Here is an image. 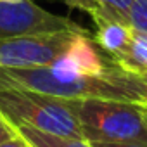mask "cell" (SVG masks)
I'll return each mask as SVG.
<instances>
[{
	"mask_svg": "<svg viewBox=\"0 0 147 147\" xmlns=\"http://www.w3.org/2000/svg\"><path fill=\"white\" fill-rule=\"evenodd\" d=\"M19 137L30 145V147H92L90 142L85 138H76V137H64V135H54V133H45L24 125L16 126Z\"/></svg>",
	"mask_w": 147,
	"mask_h": 147,
	"instance_id": "9c48e42d",
	"label": "cell"
},
{
	"mask_svg": "<svg viewBox=\"0 0 147 147\" xmlns=\"http://www.w3.org/2000/svg\"><path fill=\"white\" fill-rule=\"evenodd\" d=\"M87 142L147 144V111L142 104L87 99L75 100Z\"/></svg>",
	"mask_w": 147,
	"mask_h": 147,
	"instance_id": "3957f363",
	"label": "cell"
},
{
	"mask_svg": "<svg viewBox=\"0 0 147 147\" xmlns=\"http://www.w3.org/2000/svg\"><path fill=\"white\" fill-rule=\"evenodd\" d=\"M113 64L133 75L147 76V33L131 26L128 47Z\"/></svg>",
	"mask_w": 147,
	"mask_h": 147,
	"instance_id": "ba28073f",
	"label": "cell"
},
{
	"mask_svg": "<svg viewBox=\"0 0 147 147\" xmlns=\"http://www.w3.org/2000/svg\"><path fill=\"white\" fill-rule=\"evenodd\" d=\"M113 61L104 54L97 42L87 33H76L64 49V52L45 67L55 78H78V76H95L109 69Z\"/></svg>",
	"mask_w": 147,
	"mask_h": 147,
	"instance_id": "8992f818",
	"label": "cell"
},
{
	"mask_svg": "<svg viewBox=\"0 0 147 147\" xmlns=\"http://www.w3.org/2000/svg\"><path fill=\"white\" fill-rule=\"evenodd\" d=\"M128 23L135 30L147 33V0H133L128 11Z\"/></svg>",
	"mask_w": 147,
	"mask_h": 147,
	"instance_id": "30bf717a",
	"label": "cell"
},
{
	"mask_svg": "<svg viewBox=\"0 0 147 147\" xmlns=\"http://www.w3.org/2000/svg\"><path fill=\"white\" fill-rule=\"evenodd\" d=\"M28 147H30V145H28Z\"/></svg>",
	"mask_w": 147,
	"mask_h": 147,
	"instance_id": "ffe728a7",
	"label": "cell"
},
{
	"mask_svg": "<svg viewBox=\"0 0 147 147\" xmlns=\"http://www.w3.org/2000/svg\"><path fill=\"white\" fill-rule=\"evenodd\" d=\"M0 83H11L28 90L69 99V100H119L131 104L147 102V76L111 64L109 69L95 76L55 78L47 69H0Z\"/></svg>",
	"mask_w": 147,
	"mask_h": 147,
	"instance_id": "6da1fadb",
	"label": "cell"
},
{
	"mask_svg": "<svg viewBox=\"0 0 147 147\" xmlns=\"http://www.w3.org/2000/svg\"><path fill=\"white\" fill-rule=\"evenodd\" d=\"M64 2H66L71 9H78V11L87 12L90 18L106 12V9L102 7V4L99 2V0H64Z\"/></svg>",
	"mask_w": 147,
	"mask_h": 147,
	"instance_id": "7c38bea8",
	"label": "cell"
},
{
	"mask_svg": "<svg viewBox=\"0 0 147 147\" xmlns=\"http://www.w3.org/2000/svg\"><path fill=\"white\" fill-rule=\"evenodd\" d=\"M92 21L97 28L94 40L104 50V54L114 62L128 47L130 33H131L130 23L118 19V18L111 16L109 12L97 14L92 18Z\"/></svg>",
	"mask_w": 147,
	"mask_h": 147,
	"instance_id": "52a82bcc",
	"label": "cell"
},
{
	"mask_svg": "<svg viewBox=\"0 0 147 147\" xmlns=\"http://www.w3.org/2000/svg\"><path fill=\"white\" fill-rule=\"evenodd\" d=\"M0 69H2V67H0Z\"/></svg>",
	"mask_w": 147,
	"mask_h": 147,
	"instance_id": "d6986e66",
	"label": "cell"
},
{
	"mask_svg": "<svg viewBox=\"0 0 147 147\" xmlns=\"http://www.w3.org/2000/svg\"><path fill=\"white\" fill-rule=\"evenodd\" d=\"M144 107H145V106H144ZM145 111H147V107H145Z\"/></svg>",
	"mask_w": 147,
	"mask_h": 147,
	"instance_id": "ac0fdd59",
	"label": "cell"
},
{
	"mask_svg": "<svg viewBox=\"0 0 147 147\" xmlns=\"http://www.w3.org/2000/svg\"><path fill=\"white\" fill-rule=\"evenodd\" d=\"M0 111L14 125H24L45 133L83 138L75 100L0 83Z\"/></svg>",
	"mask_w": 147,
	"mask_h": 147,
	"instance_id": "7a4b0ae2",
	"label": "cell"
},
{
	"mask_svg": "<svg viewBox=\"0 0 147 147\" xmlns=\"http://www.w3.org/2000/svg\"><path fill=\"white\" fill-rule=\"evenodd\" d=\"M92 147H147L140 142H90Z\"/></svg>",
	"mask_w": 147,
	"mask_h": 147,
	"instance_id": "5bb4252c",
	"label": "cell"
},
{
	"mask_svg": "<svg viewBox=\"0 0 147 147\" xmlns=\"http://www.w3.org/2000/svg\"><path fill=\"white\" fill-rule=\"evenodd\" d=\"M99 2L102 4L106 12L128 23V11H130V5L133 0H99Z\"/></svg>",
	"mask_w": 147,
	"mask_h": 147,
	"instance_id": "8fae6325",
	"label": "cell"
},
{
	"mask_svg": "<svg viewBox=\"0 0 147 147\" xmlns=\"http://www.w3.org/2000/svg\"><path fill=\"white\" fill-rule=\"evenodd\" d=\"M62 30L83 31L80 24L69 18L55 16L36 5L33 0L0 2V40Z\"/></svg>",
	"mask_w": 147,
	"mask_h": 147,
	"instance_id": "5b68a950",
	"label": "cell"
},
{
	"mask_svg": "<svg viewBox=\"0 0 147 147\" xmlns=\"http://www.w3.org/2000/svg\"><path fill=\"white\" fill-rule=\"evenodd\" d=\"M144 106H145V107H147V102H145V104H144Z\"/></svg>",
	"mask_w": 147,
	"mask_h": 147,
	"instance_id": "e0dca14e",
	"label": "cell"
},
{
	"mask_svg": "<svg viewBox=\"0 0 147 147\" xmlns=\"http://www.w3.org/2000/svg\"><path fill=\"white\" fill-rule=\"evenodd\" d=\"M85 31V30H83ZM83 31H45L18 38L0 40L2 69H45L69 45L76 33Z\"/></svg>",
	"mask_w": 147,
	"mask_h": 147,
	"instance_id": "277c9868",
	"label": "cell"
},
{
	"mask_svg": "<svg viewBox=\"0 0 147 147\" xmlns=\"http://www.w3.org/2000/svg\"><path fill=\"white\" fill-rule=\"evenodd\" d=\"M0 2H18V0H0Z\"/></svg>",
	"mask_w": 147,
	"mask_h": 147,
	"instance_id": "2e32d148",
	"label": "cell"
},
{
	"mask_svg": "<svg viewBox=\"0 0 147 147\" xmlns=\"http://www.w3.org/2000/svg\"><path fill=\"white\" fill-rule=\"evenodd\" d=\"M0 147H28V144H26V142L19 137V133H18V137L7 140V142H4V144H0Z\"/></svg>",
	"mask_w": 147,
	"mask_h": 147,
	"instance_id": "9a60e30c",
	"label": "cell"
},
{
	"mask_svg": "<svg viewBox=\"0 0 147 147\" xmlns=\"http://www.w3.org/2000/svg\"><path fill=\"white\" fill-rule=\"evenodd\" d=\"M14 137H18L16 126L5 118V114H4L2 111H0V144H4V142L11 140V138H14Z\"/></svg>",
	"mask_w": 147,
	"mask_h": 147,
	"instance_id": "4fadbf2b",
	"label": "cell"
}]
</instances>
